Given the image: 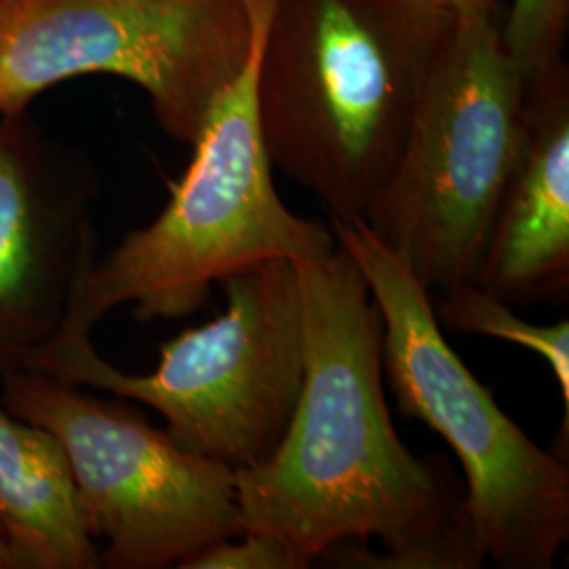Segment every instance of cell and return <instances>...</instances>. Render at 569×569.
<instances>
[{
    "instance_id": "6da1fadb",
    "label": "cell",
    "mask_w": 569,
    "mask_h": 569,
    "mask_svg": "<svg viewBox=\"0 0 569 569\" xmlns=\"http://www.w3.org/2000/svg\"><path fill=\"white\" fill-rule=\"evenodd\" d=\"M305 385L281 446L234 470L244 531L279 538L298 569H475L486 555L441 458L397 435L385 395V321L342 244L300 260Z\"/></svg>"
},
{
    "instance_id": "7a4b0ae2",
    "label": "cell",
    "mask_w": 569,
    "mask_h": 569,
    "mask_svg": "<svg viewBox=\"0 0 569 569\" xmlns=\"http://www.w3.org/2000/svg\"><path fill=\"white\" fill-rule=\"evenodd\" d=\"M453 16L418 0H274L256 112L274 169L363 220L397 163Z\"/></svg>"
},
{
    "instance_id": "3957f363",
    "label": "cell",
    "mask_w": 569,
    "mask_h": 569,
    "mask_svg": "<svg viewBox=\"0 0 569 569\" xmlns=\"http://www.w3.org/2000/svg\"><path fill=\"white\" fill-rule=\"evenodd\" d=\"M272 4L253 0L249 60L209 108L190 143L192 161L171 186L163 211L84 272L56 338L91 336L121 306H133L138 321L190 317L207 305L213 284L239 270L336 249L331 226L300 218L283 203L262 140L253 84Z\"/></svg>"
},
{
    "instance_id": "277c9868",
    "label": "cell",
    "mask_w": 569,
    "mask_h": 569,
    "mask_svg": "<svg viewBox=\"0 0 569 569\" xmlns=\"http://www.w3.org/2000/svg\"><path fill=\"white\" fill-rule=\"evenodd\" d=\"M500 21L453 16L401 154L363 218L430 298L477 283L523 138L528 79L505 49Z\"/></svg>"
},
{
    "instance_id": "5b68a950",
    "label": "cell",
    "mask_w": 569,
    "mask_h": 569,
    "mask_svg": "<svg viewBox=\"0 0 569 569\" xmlns=\"http://www.w3.org/2000/svg\"><path fill=\"white\" fill-rule=\"evenodd\" d=\"M385 321L382 366L407 418L437 430L467 477L470 523L502 569H550L569 540V470L536 446L448 345L427 289L363 220L331 218Z\"/></svg>"
},
{
    "instance_id": "8992f818",
    "label": "cell",
    "mask_w": 569,
    "mask_h": 569,
    "mask_svg": "<svg viewBox=\"0 0 569 569\" xmlns=\"http://www.w3.org/2000/svg\"><path fill=\"white\" fill-rule=\"evenodd\" d=\"M220 284L224 310L167 340L150 373L108 363L91 336L51 340L28 369L154 409L178 446L207 460L258 467L281 446L305 385L300 272L272 258Z\"/></svg>"
},
{
    "instance_id": "52a82bcc",
    "label": "cell",
    "mask_w": 569,
    "mask_h": 569,
    "mask_svg": "<svg viewBox=\"0 0 569 569\" xmlns=\"http://www.w3.org/2000/svg\"><path fill=\"white\" fill-rule=\"evenodd\" d=\"M253 39V0H4L0 117L61 81L112 74L142 87L169 138L192 143Z\"/></svg>"
},
{
    "instance_id": "ba28073f",
    "label": "cell",
    "mask_w": 569,
    "mask_h": 569,
    "mask_svg": "<svg viewBox=\"0 0 569 569\" xmlns=\"http://www.w3.org/2000/svg\"><path fill=\"white\" fill-rule=\"evenodd\" d=\"M2 406L66 449L102 568H182L243 533L234 470L178 446L138 407L106 401L39 369L0 378Z\"/></svg>"
},
{
    "instance_id": "9c48e42d",
    "label": "cell",
    "mask_w": 569,
    "mask_h": 569,
    "mask_svg": "<svg viewBox=\"0 0 569 569\" xmlns=\"http://www.w3.org/2000/svg\"><path fill=\"white\" fill-rule=\"evenodd\" d=\"M91 183L51 176L23 112L0 117V378L28 369L98 260Z\"/></svg>"
},
{
    "instance_id": "30bf717a",
    "label": "cell",
    "mask_w": 569,
    "mask_h": 569,
    "mask_svg": "<svg viewBox=\"0 0 569 569\" xmlns=\"http://www.w3.org/2000/svg\"><path fill=\"white\" fill-rule=\"evenodd\" d=\"M477 284L507 305L569 296V68L528 81L523 138L498 204Z\"/></svg>"
},
{
    "instance_id": "8fae6325",
    "label": "cell",
    "mask_w": 569,
    "mask_h": 569,
    "mask_svg": "<svg viewBox=\"0 0 569 569\" xmlns=\"http://www.w3.org/2000/svg\"><path fill=\"white\" fill-rule=\"evenodd\" d=\"M0 536L18 569L102 568L60 439L2 403Z\"/></svg>"
},
{
    "instance_id": "7c38bea8",
    "label": "cell",
    "mask_w": 569,
    "mask_h": 569,
    "mask_svg": "<svg viewBox=\"0 0 569 569\" xmlns=\"http://www.w3.org/2000/svg\"><path fill=\"white\" fill-rule=\"evenodd\" d=\"M432 310L439 326L451 331L479 333L510 345L523 346L549 366L563 397V446L568 448L569 430V321L552 326L529 323L505 300L491 296L477 283L460 284L446 293L432 296Z\"/></svg>"
},
{
    "instance_id": "4fadbf2b",
    "label": "cell",
    "mask_w": 569,
    "mask_h": 569,
    "mask_svg": "<svg viewBox=\"0 0 569 569\" xmlns=\"http://www.w3.org/2000/svg\"><path fill=\"white\" fill-rule=\"evenodd\" d=\"M568 28L569 0H510L500 21L505 49L528 81L563 60Z\"/></svg>"
},
{
    "instance_id": "5bb4252c",
    "label": "cell",
    "mask_w": 569,
    "mask_h": 569,
    "mask_svg": "<svg viewBox=\"0 0 569 569\" xmlns=\"http://www.w3.org/2000/svg\"><path fill=\"white\" fill-rule=\"evenodd\" d=\"M182 569H298L283 542L264 531H243L199 550Z\"/></svg>"
},
{
    "instance_id": "9a60e30c",
    "label": "cell",
    "mask_w": 569,
    "mask_h": 569,
    "mask_svg": "<svg viewBox=\"0 0 569 569\" xmlns=\"http://www.w3.org/2000/svg\"><path fill=\"white\" fill-rule=\"evenodd\" d=\"M430 4L435 9L448 11L451 16H462V13H493L500 16L502 7L507 0H418Z\"/></svg>"
},
{
    "instance_id": "2e32d148",
    "label": "cell",
    "mask_w": 569,
    "mask_h": 569,
    "mask_svg": "<svg viewBox=\"0 0 569 569\" xmlns=\"http://www.w3.org/2000/svg\"><path fill=\"white\" fill-rule=\"evenodd\" d=\"M0 569H18L16 559H13L11 550L7 547V542L2 540V536H0Z\"/></svg>"
},
{
    "instance_id": "e0dca14e",
    "label": "cell",
    "mask_w": 569,
    "mask_h": 569,
    "mask_svg": "<svg viewBox=\"0 0 569 569\" xmlns=\"http://www.w3.org/2000/svg\"><path fill=\"white\" fill-rule=\"evenodd\" d=\"M2 4H4V0H0V9H2Z\"/></svg>"
}]
</instances>
